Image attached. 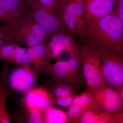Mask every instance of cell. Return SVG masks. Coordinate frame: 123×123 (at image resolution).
<instances>
[{"label": "cell", "mask_w": 123, "mask_h": 123, "mask_svg": "<svg viewBox=\"0 0 123 123\" xmlns=\"http://www.w3.org/2000/svg\"><path fill=\"white\" fill-rule=\"evenodd\" d=\"M82 36L97 51L123 55V22L112 12L90 22Z\"/></svg>", "instance_id": "1"}, {"label": "cell", "mask_w": 123, "mask_h": 123, "mask_svg": "<svg viewBox=\"0 0 123 123\" xmlns=\"http://www.w3.org/2000/svg\"><path fill=\"white\" fill-rule=\"evenodd\" d=\"M0 28L8 36L10 43H24L27 47L45 43L49 35L29 14L11 25H3Z\"/></svg>", "instance_id": "2"}, {"label": "cell", "mask_w": 123, "mask_h": 123, "mask_svg": "<svg viewBox=\"0 0 123 123\" xmlns=\"http://www.w3.org/2000/svg\"><path fill=\"white\" fill-rule=\"evenodd\" d=\"M43 69L50 76L54 84L70 86L75 91L86 85L83 76L79 55L51 64L47 61Z\"/></svg>", "instance_id": "3"}, {"label": "cell", "mask_w": 123, "mask_h": 123, "mask_svg": "<svg viewBox=\"0 0 123 123\" xmlns=\"http://www.w3.org/2000/svg\"><path fill=\"white\" fill-rule=\"evenodd\" d=\"M55 12L64 31L81 36L84 34L90 22L85 3L69 0Z\"/></svg>", "instance_id": "4"}, {"label": "cell", "mask_w": 123, "mask_h": 123, "mask_svg": "<svg viewBox=\"0 0 123 123\" xmlns=\"http://www.w3.org/2000/svg\"><path fill=\"white\" fill-rule=\"evenodd\" d=\"M79 57L87 90L90 91L106 86L101 71V61L98 52L84 45L81 48Z\"/></svg>", "instance_id": "5"}, {"label": "cell", "mask_w": 123, "mask_h": 123, "mask_svg": "<svg viewBox=\"0 0 123 123\" xmlns=\"http://www.w3.org/2000/svg\"><path fill=\"white\" fill-rule=\"evenodd\" d=\"M50 36V41L46 44L47 61L53 59L67 60L79 55L81 48L70 33L61 31Z\"/></svg>", "instance_id": "6"}, {"label": "cell", "mask_w": 123, "mask_h": 123, "mask_svg": "<svg viewBox=\"0 0 123 123\" xmlns=\"http://www.w3.org/2000/svg\"><path fill=\"white\" fill-rule=\"evenodd\" d=\"M98 51L101 57L102 75L106 86L116 90L123 86V56Z\"/></svg>", "instance_id": "7"}, {"label": "cell", "mask_w": 123, "mask_h": 123, "mask_svg": "<svg viewBox=\"0 0 123 123\" xmlns=\"http://www.w3.org/2000/svg\"><path fill=\"white\" fill-rule=\"evenodd\" d=\"M26 7L29 15L45 30L49 35L64 31L55 12L36 0H27Z\"/></svg>", "instance_id": "8"}, {"label": "cell", "mask_w": 123, "mask_h": 123, "mask_svg": "<svg viewBox=\"0 0 123 123\" xmlns=\"http://www.w3.org/2000/svg\"><path fill=\"white\" fill-rule=\"evenodd\" d=\"M88 91L96 105L102 110L111 115L123 113V103L115 90L106 86Z\"/></svg>", "instance_id": "9"}, {"label": "cell", "mask_w": 123, "mask_h": 123, "mask_svg": "<svg viewBox=\"0 0 123 123\" xmlns=\"http://www.w3.org/2000/svg\"><path fill=\"white\" fill-rule=\"evenodd\" d=\"M26 2L0 0V23L11 25L28 14Z\"/></svg>", "instance_id": "10"}, {"label": "cell", "mask_w": 123, "mask_h": 123, "mask_svg": "<svg viewBox=\"0 0 123 123\" xmlns=\"http://www.w3.org/2000/svg\"><path fill=\"white\" fill-rule=\"evenodd\" d=\"M72 123H123V113L110 114L96 105L86 111Z\"/></svg>", "instance_id": "11"}, {"label": "cell", "mask_w": 123, "mask_h": 123, "mask_svg": "<svg viewBox=\"0 0 123 123\" xmlns=\"http://www.w3.org/2000/svg\"><path fill=\"white\" fill-rule=\"evenodd\" d=\"M35 77L30 68L20 67L15 69L8 77L9 85L14 90L20 92H27L34 84Z\"/></svg>", "instance_id": "12"}, {"label": "cell", "mask_w": 123, "mask_h": 123, "mask_svg": "<svg viewBox=\"0 0 123 123\" xmlns=\"http://www.w3.org/2000/svg\"><path fill=\"white\" fill-rule=\"evenodd\" d=\"M24 101L29 111L34 110L44 111L52 104L50 92L42 88H31L26 92Z\"/></svg>", "instance_id": "13"}, {"label": "cell", "mask_w": 123, "mask_h": 123, "mask_svg": "<svg viewBox=\"0 0 123 123\" xmlns=\"http://www.w3.org/2000/svg\"><path fill=\"white\" fill-rule=\"evenodd\" d=\"M84 3L90 22L111 13L114 8L115 0H85Z\"/></svg>", "instance_id": "14"}, {"label": "cell", "mask_w": 123, "mask_h": 123, "mask_svg": "<svg viewBox=\"0 0 123 123\" xmlns=\"http://www.w3.org/2000/svg\"><path fill=\"white\" fill-rule=\"evenodd\" d=\"M46 52L45 43H40L34 47L27 48L23 60V66L30 67V65L33 64L36 68H42L48 61L46 59Z\"/></svg>", "instance_id": "15"}, {"label": "cell", "mask_w": 123, "mask_h": 123, "mask_svg": "<svg viewBox=\"0 0 123 123\" xmlns=\"http://www.w3.org/2000/svg\"><path fill=\"white\" fill-rule=\"evenodd\" d=\"M7 66L3 67L0 77V123H10L6 110V99L8 94L6 82Z\"/></svg>", "instance_id": "16"}, {"label": "cell", "mask_w": 123, "mask_h": 123, "mask_svg": "<svg viewBox=\"0 0 123 123\" xmlns=\"http://www.w3.org/2000/svg\"><path fill=\"white\" fill-rule=\"evenodd\" d=\"M49 92L51 97L52 103L55 99L67 97H75L76 95L74 89L70 86L59 83L55 84Z\"/></svg>", "instance_id": "17"}, {"label": "cell", "mask_w": 123, "mask_h": 123, "mask_svg": "<svg viewBox=\"0 0 123 123\" xmlns=\"http://www.w3.org/2000/svg\"><path fill=\"white\" fill-rule=\"evenodd\" d=\"M17 45L13 43H5L0 46V60L6 62L13 63Z\"/></svg>", "instance_id": "18"}, {"label": "cell", "mask_w": 123, "mask_h": 123, "mask_svg": "<svg viewBox=\"0 0 123 123\" xmlns=\"http://www.w3.org/2000/svg\"><path fill=\"white\" fill-rule=\"evenodd\" d=\"M96 105H70L69 106L67 113L66 118L68 121L72 123L77 118L85 111Z\"/></svg>", "instance_id": "19"}, {"label": "cell", "mask_w": 123, "mask_h": 123, "mask_svg": "<svg viewBox=\"0 0 123 123\" xmlns=\"http://www.w3.org/2000/svg\"><path fill=\"white\" fill-rule=\"evenodd\" d=\"M70 105H96L92 94L86 90L81 94L76 95Z\"/></svg>", "instance_id": "20"}, {"label": "cell", "mask_w": 123, "mask_h": 123, "mask_svg": "<svg viewBox=\"0 0 123 123\" xmlns=\"http://www.w3.org/2000/svg\"><path fill=\"white\" fill-rule=\"evenodd\" d=\"M45 123H60L63 120L62 114L51 105L44 111Z\"/></svg>", "instance_id": "21"}, {"label": "cell", "mask_w": 123, "mask_h": 123, "mask_svg": "<svg viewBox=\"0 0 123 123\" xmlns=\"http://www.w3.org/2000/svg\"><path fill=\"white\" fill-rule=\"evenodd\" d=\"M44 111L34 110L29 111L28 122L30 123H45Z\"/></svg>", "instance_id": "22"}, {"label": "cell", "mask_w": 123, "mask_h": 123, "mask_svg": "<svg viewBox=\"0 0 123 123\" xmlns=\"http://www.w3.org/2000/svg\"><path fill=\"white\" fill-rule=\"evenodd\" d=\"M26 52V48L21 47L17 44L15 48L13 63L20 65L23 67V60Z\"/></svg>", "instance_id": "23"}, {"label": "cell", "mask_w": 123, "mask_h": 123, "mask_svg": "<svg viewBox=\"0 0 123 123\" xmlns=\"http://www.w3.org/2000/svg\"><path fill=\"white\" fill-rule=\"evenodd\" d=\"M112 12L123 22V0H115L114 8Z\"/></svg>", "instance_id": "24"}, {"label": "cell", "mask_w": 123, "mask_h": 123, "mask_svg": "<svg viewBox=\"0 0 123 123\" xmlns=\"http://www.w3.org/2000/svg\"><path fill=\"white\" fill-rule=\"evenodd\" d=\"M45 7L52 11L55 12L58 9L55 0H36Z\"/></svg>", "instance_id": "25"}, {"label": "cell", "mask_w": 123, "mask_h": 123, "mask_svg": "<svg viewBox=\"0 0 123 123\" xmlns=\"http://www.w3.org/2000/svg\"><path fill=\"white\" fill-rule=\"evenodd\" d=\"M0 40L5 43H11L8 36L0 28Z\"/></svg>", "instance_id": "26"}, {"label": "cell", "mask_w": 123, "mask_h": 123, "mask_svg": "<svg viewBox=\"0 0 123 123\" xmlns=\"http://www.w3.org/2000/svg\"><path fill=\"white\" fill-rule=\"evenodd\" d=\"M116 90L118 95L121 102L123 103V86L117 89Z\"/></svg>", "instance_id": "27"}, {"label": "cell", "mask_w": 123, "mask_h": 123, "mask_svg": "<svg viewBox=\"0 0 123 123\" xmlns=\"http://www.w3.org/2000/svg\"><path fill=\"white\" fill-rule=\"evenodd\" d=\"M58 7L62 5L69 0H55Z\"/></svg>", "instance_id": "28"}, {"label": "cell", "mask_w": 123, "mask_h": 123, "mask_svg": "<svg viewBox=\"0 0 123 123\" xmlns=\"http://www.w3.org/2000/svg\"><path fill=\"white\" fill-rule=\"evenodd\" d=\"M10 0L17 1V2H26L27 0Z\"/></svg>", "instance_id": "29"}, {"label": "cell", "mask_w": 123, "mask_h": 123, "mask_svg": "<svg viewBox=\"0 0 123 123\" xmlns=\"http://www.w3.org/2000/svg\"><path fill=\"white\" fill-rule=\"evenodd\" d=\"M74 1L78 2H81V3H84L85 0H73Z\"/></svg>", "instance_id": "30"}, {"label": "cell", "mask_w": 123, "mask_h": 123, "mask_svg": "<svg viewBox=\"0 0 123 123\" xmlns=\"http://www.w3.org/2000/svg\"><path fill=\"white\" fill-rule=\"evenodd\" d=\"M5 43L4 42H3V41H2V40H0V46H1L2 44H3V43Z\"/></svg>", "instance_id": "31"}]
</instances>
